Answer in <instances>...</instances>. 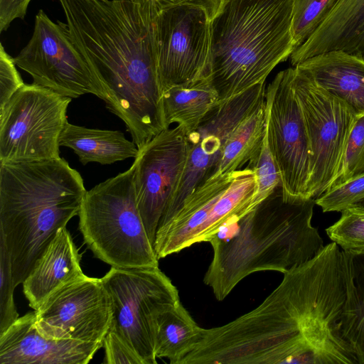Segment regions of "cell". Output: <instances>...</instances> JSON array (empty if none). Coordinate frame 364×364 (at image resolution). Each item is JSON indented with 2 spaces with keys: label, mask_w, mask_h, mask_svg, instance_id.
Instances as JSON below:
<instances>
[{
  "label": "cell",
  "mask_w": 364,
  "mask_h": 364,
  "mask_svg": "<svg viewBox=\"0 0 364 364\" xmlns=\"http://www.w3.org/2000/svg\"><path fill=\"white\" fill-rule=\"evenodd\" d=\"M315 199L287 200L282 187L238 220L224 226L209 242L212 261L203 282L223 301L250 274H282L313 258L324 247L311 224Z\"/></svg>",
  "instance_id": "1"
},
{
  "label": "cell",
  "mask_w": 364,
  "mask_h": 364,
  "mask_svg": "<svg viewBox=\"0 0 364 364\" xmlns=\"http://www.w3.org/2000/svg\"><path fill=\"white\" fill-rule=\"evenodd\" d=\"M86 191L80 173L63 158L0 162V237L16 287L58 231L78 215Z\"/></svg>",
  "instance_id": "2"
},
{
  "label": "cell",
  "mask_w": 364,
  "mask_h": 364,
  "mask_svg": "<svg viewBox=\"0 0 364 364\" xmlns=\"http://www.w3.org/2000/svg\"><path fill=\"white\" fill-rule=\"evenodd\" d=\"M293 0H222L210 21L208 77L219 102L266 81L296 49Z\"/></svg>",
  "instance_id": "3"
},
{
  "label": "cell",
  "mask_w": 364,
  "mask_h": 364,
  "mask_svg": "<svg viewBox=\"0 0 364 364\" xmlns=\"http://www.w3.org/2000/svg\"><path fill=\"white\" fill-rule=\"evenodd\" d=\"M78 217L85 243L102 262L122 269L159 267L137 207L132 166L87 191Z\"/></svg>",
  "instance_id": "4"
},
{
  "label": "cell",
  "mask_w": 364,
  "mask_h": 364,
  "mask_svg": "<svg viewBox=\"0 0 364 364\" xmlns=\"http://www.w3.org/2000/svg\"><path fill=\"white\" fill-rule=\"evenodd\" d=\"M101 279L112 301L110 328L129 343L144 364H156L157 319L181 302L177 288L159 267H112Z\"/></svg>",
  "instance_id": "5"
},
{
  "label": "cell",
  "mask_w": 364,
  "mask_h": 364,
  "mask_svg": "<svg viewBox=\"0 0 364 364\" xmlns=\"http://www.w3.org/2000/svg\"><path fill=\"white\" fill-rule=\"evenodd\" d=\"M70 97L24 84L0 109V162L60 157Z\"/></svg>",
  "instance_id": "6"
},
{
  "label": "cell",
  "mask_w": 364,
  "mask_h": 364,
  "mask_svg": "<svg viewBox=\"0 0 364 364\" xmlns=\"http://www.w3.org/2000/svg\"><path fill=\"white\" fill-rule=\"evenodd\" d=\"M293 84L303 112L311 152L309 196L316 199L329 188L340 167L358 117L344 100L294 67Z\"/></svg>",
  "instance_id": "7"
},
{
  "label": "cell",
  "mask_w": 364,
  "mask_h": 364,
  "mask_svg": "<svg viewBox=\"0 0 364 364\" xmlns=\"http://www.w3.org/2000/svg\"><path fill=\"white\" fill-rule=\"evenodd\" d=\"M294 67L279 72L265 91L266 139L278 167L283 197L310 199L311 152L293 84Z\"/></svg>",
  "instance_id": "8"
},
{
  "label": "cell",
  "mask_w": 364,
  "mask_h": 364,
  "mask_svg": "<svg viewBox=\"0 0 364 364\" xmlns=\"http://www.w3.org/2000/svg\"><path fill=\"white\" fill-rule=\"evenodd\" d=\"M14 58L34 84L70 98L92 94L105 100L102 87L75 46L67 23L53 22L42 9L36 16L30 41Z\"/></svg>",
  "instance_id": "9"
},
{
  "label": "cell",
  "mask_w": 364,
  "mask_h": 364,
  "mask_svg": "<svg viewBox=\"0 0 364 364\" xmlns=\"http://www.w3.org/2000/svg\"><path fill=\"white\" fill-rule=\"evenodd\" d=\"M156 4L154 35L162 92L208 76L210 20L205 11L188 5Z\"/></svg>",
  "instance_id": "10"
},
{
  "label": "cell",
  "mask_w": 364,
  "mask_h": 364,
  "mask_svg": "<svg viewBox=\"0 0 364 364\" xmlns=\"http://www.w3.org/2000/svg\"><path fill=\"white\" fill-rule=\"evenodd\" d=\"M265 91L266 81L219 102L199 126L187 134L189 152L185 170L158 227L168 223L181 209L186 198L215 173L229 135L264 99Z\"/></svg>",
  "instance_id": "11"
},
{
  "label": "cell",
  "mask_w": 364,
  "mask_h": 364,
  "mask_svg": "<svg viewBox=\"0 0 364 364\" xmlns=\"http://www.w3.org/2000/svg\"><path fill=\"white\" fill-rule=\"evenodd\" d=\"M35 315L36 328L47 337L103 343L112 322V301L102 279L83 274L51 294Z\"/></svg>",
  "instance_id": "12"
},
{
  "label": "cell",
  "mask_w": 364,
  "mask_h": 364,
  "mask_svg": "<svg viewBox=\"0 0 364 364\" xmlns=\"http://www.w3.org/2000/svg\"><path fill=\"white\" fill-rule=\"evenodd\" d=\"M188 152L187 134L178 124L139 149L132 165L137 207L153 246L160 219L183 174Z\"/></svg>",
  "instance_id": "13"
},
{
  "label": "cell",
  "mask_w": 364,
  "mask_h": 364,
  "mask_svg": "<svg viewBox=\"0 0 364 364\" xmlns=\"http://www.w3.org/2000/svg\"><path fill=\"white\" fill-rule=\"evenodd\" d=\"M103 343L56 339L41 333L35 310L18 317L0 333L1 364H86Z\"/></svg>",
  "instance_id": "14"
},
{
  "label": "cell",
  "mask_w": 364,
  "mask_h": 364,
  "mask_svg": "<svg viewBox=\"0 0 364 364\" xmlns=\"http://www.w3.org/2000/svg\"><path fill=\"white\" fill-rule=\"evenodd\" d=\"M235 173L206 179L186 198L181 209L168 223L158 227L154 248L159 259L195 244L200 228L231 184Z\"/></svg>",
  "instance_id": "15"
},
{
  "label": "cell",
  "mask_w": 364,
  "mask_h": 364,
  "mask_svg": "<svg viewBox=\"0 0 364 364\" xmlns=\"http://www.w3.org/2000/svg\"><path fill=\"white\" fill-rule=\"evenodd\" d=\"M341 50L364 58V0H338L289 59L292 67L316 55Z\"/></svg>",
  "instance_id": "16"
},
{
  "label": "cell",
  "mask_w": 364,
  "mask_h": 364,
  "mask_svg": "<svg viewBox=\"0 0 364 364\" xmlns=\"http://www.w3.org/2000/svg\"><path fill=\"white\" fill-rule=\"evenodd\" d=\"M80 260L70 232L60 228L22 283L29 306L38 309L51 294L82 275Z\"/></svg>",
  "instance_id": "17"
},
{
  "label": "cell",
  "mask_w": 364,
  "mask_h": 364,
  "mask_svg": "<svg viewBox=\"0 0 364 364\" xmlns=\"http://www.w3.org/2000/svg\"><path fill=\"white\" fill-rule=\"evenodd\" d=\"M318 85L364 114V58L341 50L316 55L296 66Z\"/></svg>",
  "instance_id": "18"
},
{
  "label": "cell",
  "mask_w": 364,
  "mask_h": 364,
  "mask_svg": "<svg viewBox=\"0 0 364 364\" xmlns=\"http://www.w3.org/2000/svg\"><path fill=\"white\" fill-rule=\"evenodd\" d=\"M59 144L71 149L83 165L89 162L112 164L135 159L139 153L135 143L127 139L120 131L87 128L68 122L60 136Z\"/></svg>",
  "instance_id": "19"
},
{
  "label": "cell",
  "mask_w": 364,
  "mask_h": 364,
  "mask_svg": "<svg viewBox=\"0 0 364 364\" xmlns=\"http://www.w3.org/2000/svg\"><path fill=\"white\" fill-rule=\"evenodd\" d=\"M162 102L166 127L176 123L188 134L219 102V97L206 76L168 89L162 94Z\"/></svg>",
  "instance_id": "20"
},
{
  "label": "cell",
  "mask_w": 364,
  "mask_h": 364,
  "mask_svg": "<svg viewBox=\"0 0 364 364\" xmlns=\"http://www.w3.org/2000/svg\"><path fill=\"white\" fill-rule=\"evenodd\" d=\"M346 299L340 320L343 339L364 364V252L342 250Z\"/></svg>",
  "instance_id": "21"
},
{
  "label": "cell",
  "mask_w": 364,
  "mask_h": 364,
  "mask_svg": "<svg viewBox=\"0 0 364 364\" xmlns=\"http://www.w3.org/2000/svg\"><path fill=\"white\" fill-rule=\"evenodd\" d=\"M265 97L232 131L212 176L242 169L259 153L266 133Z\"/></svg>",
  "instance_id": "22"
},
{
  "label": "cell",
  "mask_w": 364,
  "mask_h": 364,
  "mask_svg": "<svg viewBox=\"0 0 364 364\" xmlns=\"http://www.w3.org/2000/svg\"><path fill=\"white\" fill-rule=\"evenodd\" d=\"M255 175L247 165L238 170L230 186L213 207L206 220L200 228L195 244L208 242L224 226L235 222L247 214L255 193Z\"/></svg>",
  "instance_id": "23"
},
{
  "label": "cell",
  "mask_w": 364,
  "mask_h": 364,
  "mask_svg": "<svg viewBox=\"0 0 364 364\" xmlns=\"http://www.w3.org/2000/svg\"><path fill=\"white\" fill-rule=\"evenodd\" d=\"M203 328L200 327L180 302L158 317L155 355L166 358L171 364L178 360L201 338Z\"/></svg>",
  "instance_id": "24"
},
{
  "label": "cell",
  "mask_w": 364,
  "mask_h": 364,
  "mask_svg": "<svg viewBox=\"0 0 364 364\" xmlns=\"http://www.w3.org/2000/svg\"><path fill=\"white\" fill-rule=\"evenodd\" d=\"M338 0H293L291 33L296 48L317 29Z\"/></svg>",
  "instance_id": "25"
},
{
  "label": "cell",
  "mask_w": 364,
  "mask_h": 364,
  "mask_svg": "<svg viewBox=\"0 0 364 364\" xmlns=\"http://www.w3.org/2000/svg\"><path fill=\"white\" fill-rule=\"evenodd\" d=\"M326 232L343 250L364 252V208L353 206L342 210L340 218Z\"/></svg>",
  "instance_id": "26"
},
{
  "label": "cell",
  "mask_w": 364,
  "mask_h": 364,
  "mask_svg": "<svg viewBox=\"0 0 364 364\" xmlns=\"http://www.w3.org/2000/svg\"><path fill=\"white\" fill-rule=\"evenodd\" d=\"M247 166L253 169L256 181L255 193L249 206L251 211L277 188L282 187L279 171L268 146L266 136L257 156Z\"/></svg>",
  "instance_id": "27"
},
{
  "label": "cell",
  "mask_w": 364,
  "mask_h": 364,
  "mask_svg": "<svg viewBox=\"0 0 364 364\" xmlns=\"http://www.w3.org/2000/svg\"><path fill=\"white\" fill-rule=\"evenodd\" d=\"M364 201V171L331 187L315 199L323 213L341 212Z\"/></svg>",
  "instance_id": "28"
},
{
  "label": "cell",
  "mask_w": 364,
  "mask_h": 364,
  "mask_svg": "<svg viewBox=\"0 0 364 364\" xmlns=\"http://www.w3.org/2000/svg\"><path fill=\"white\" fill-rule=\"evenodd\" d=\"M363 161L364 114H360L350 130L340 167L328 190L360 173Z\"/></svg>",
  "instance_id": "29"
},
{
  "label": "cell",
  "mask_w": 364,
  "mask_h": 364,
  "mask_svg": "<svg viewBox=\"0 0 364 364\" xmlns=\"http://www.w3.org/2000/svg\"><path fill=\"white\" fill-rule=\"evenodd\" d=\"M15 287L9 254L0 237V333L18 318L14 300Z\"/></svg>",
  "instance_id": "30"
},
{
  "label": "cell",
  "mask_w": 364,
  "mask_h": 364,
  "mask_svg": "<svg viewBox=\"0 0 364 364\" xmlns=\"http://www.w3.org/2000/svg\"><path fill=\"white\" fill-rule=\"evenodd\" d=\"M104 363L144 364L129 343L117 332L109 328L103 340Z\"/></svg>",
  "instance_id": "31"
},
{
  "label": "cell",
  "mask_w": 364,
  "mask_h": 364,
  "mask_svg": "<svg viewBox=\"0 0 364 364\" xmlns=\"http://www.w3.org/2000/svg\"><path fill=\"white\" fill-rule=\"evenodd\" d=\"M14 58L0 44V109H2L24 82L16 68Z\"/></svg>",
  "instance_id": "32"
},
{
  "label": "cell",
  "mask_w": 364,
  "mask_h": 364,
  "mask_svg": "<svg viewBox=\"0 0 364 364\" xmlns=\"http://www.w3.org/2000/svg\"><path fill=\"white\" fill-rule=\"evenodd\" d=\"M31 0H0V31H4L16 18H23Z\"/></svg>",
  "instance_id": "33"
},
{
  "label": "cell",
  "mask_w": 364,
  "mask_h": 364,
  "mask_svg": "<svg viewBox=\"0 0 364 364\" xmlns=\"http://www.w3.org/2000/svg\"><path fill=\"white\" fill-rule=\"evenodd\" d=\"M161 6L188 5L203 9L211 21L217 14L222 0H155Z\"/></svg>",
  "instance_id": "34"
},
{
  "label": "cell",
  "mask_w": 364,
  "mask_h": 364,
  "mask_svg": "<svg viewBox=\"0 0 364 364\" xmlns=\"http://www.w3.org/2000/svg\"><path fill=\"white\" fill-rule=\"evenodd\" d=\"M363 171H364V161H363L361 168H360V173H362Z\"/></svg>",
  "instance_id": "35"
},
{
  "label": "cell",
  "mask_w": 364,
  "mask_h": 364,
  "mask_svg": "<svg viewBox=\"0 0 364 364\" xmlns=\"http://www.w3.org/2000/svg\"><path fill=\"white\" fill-rule=\"evenodd\" d=\"M358 206L364 208V201L358 205Z\"/></svg>",
  "instance_id": "36"
}]
</instances>
